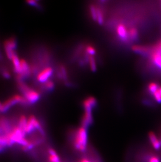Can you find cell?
<instances>
[{"label": "cell", "mask_w": 161, "mask_h": 162, "mask_svg": "<svg viewBox=\"0 0 161 162\" xmlns=\"http://www.w3.org/2000/svg\"><path fill=\"white\" fill-rule=\"evenodd\" d=\"M151 60L156 67L161 69V41L154 47L151 55Z\"/></svg>", "instance_id": "5b68a950"}, {"label": "cell", "mask_w": 161, "mask_h": 162, "mask_svg": "<svg viewBox=\"0 0 161 162\" xmlns=\"http://www.w3.org/2000/svg\"><path fill=\"white\" fill-rule=\"evenodd\" d=\"M54 70L51 67H47L42 70L37 76V80L40 83H46V81L49 80L48 79L51 76L53 73Z\"/></svg>", "instance_id": "52a82bcc"}, {"label": "cell", "mask_w": 161, "mask_h": 162, "mask_svg": "<svg viewBox=\"0 0 161 162\" xmlns=\"http://www.w3.org/2000/svg\"><path fill=\"white\" fill-rule=\"evenodd\" d=\"M73 142V146L77 150L84 152L86 150L87 144V133L86 128L82 127L77 130L75 133Z\"/></svg>", "instance_id": "6da1fadb"}, {"label": "cell", "mask_w": 161, "mask_h": 162, "mask_svg": "<svg viewBox=\"0 0 161 162\" xmlns=\"http://www.w3.org/2000/svg\"><path fill=\"white\" fill-rule=\"evenodd\" d=\"M97 21L100 24L103 23V14L102 10L99 8H97Z\"/></svg>", "instance_id": "ac0fdd59"}, {"label": "cell", "mask_w": 161, "mask_h": 162, "mask_svg": "<svg viewBox=\"0 0 161 162\" xmlns=\"http://www.w3.org/2000/svg\"></svg>", "instance_id": "f1b7e54d"}, {"label": "cell", "mask_w": 161, "mask_h": 162, "mask_svg": "<svg viewBox=\"0 0 161 162\" xmlns=\"http://www.w3.org/2000/svg\"><path fill=\"white\" fill-rule=\"evenodd\" d=\"M31 67L25 60L21 59V68L20 72L17 75V80L18 81H22L23 79L27 78L31 74Z\"/></svg>", "instance_id": "8992f818"}, {"label": "cell", "mask_w": 161, "mask_h": 162, "mask_svg": "<svg viewBox=\"0 0 161 162\" xmlns=\"http://www.w3.org/2000/svg\"><path fill=\"white\" fill-rule=\"evenodd\" d=\"M159 140H160V142H161V139H159Z\"/></svg>", "instance_id": "83f0119b"}, {"label": "cell", "mask_w": 161, "mask_h": 162, "mask_svg": "<svg viewBox=\"0 0 161 162\" xmlns=\"http://www.w3.org/2000/svg\"><path fill=\"white\" fill-rule=\"evenodd\" d=\"M8 147H6V145L3 144H0V154L4 152V151H5L6 149L8 148Z\"/></svg>", "instance_id": "d4e9b609"}, {"label": "cell", "mask_w": 161, "mask_h": 162, "mask_svg": "<svg viewBox=\"0 0 161 162\" xmlns=\"http://www.w3.org/2000/svg\"><path fill=\"white\" fill-rule=\"evenodd\" d=\"M159 88V87L158 86V85L156 83H150L148 86V89L150 93H152V94H153L154 93L158 90Z\"/></svg>", "instance_id": "ffe728a7"}, {"label": "cell", "mask_w": 161, "mask_h": 162, "mask_svg": "<svg viewBox=\"0 0 161 162\" xmlns=\"http://www.w3.org/2000/svg\"><path fill=\"white\" fill-rule=\"evenodd\" d=\"M93 122L92 112L90 111H85L82 120V125L83 127L86 128L90 126Z\"/></svg>", "instance_id": "8fae6325"}, {"label": "cell", "mask_w": 161, "mask_h": 162, "mask_svg": "<svg viewBox=\"0 0 161 162\" xmlns=\"http://www.w3.org/2000/svg\"><path fill=\"white\" fill-rule=\"evenodd\" d=\"M117 32L119 38L123 41H126L128 38V32L125 25L120 24L117 26Z\"/></svg>", "instance_id": "30bf717a"}, {"label": "cell", "mask_w": 161, "mask_h": 162, "mask_svg": "<svg viewBox=\"0 0 161 162\" xmlns=\"http://www.w3.org/2000/svg\"><path fill=\"white\" fill-rule=\"evenodd\" d=\"M96 104H97V101L95 98L92 96L86 98L83 103L85 111L92 112V109L96 106Z\"/></svg>", "instance_id": "ba28073f"}, {"label": "cell", "mask_w": 161, "mask_h": 162, "mask_svg": "<svg viewBox=\"0 0 161 162\" xmlns=\"http://www.w3.org/2000/svg\"><path fill=\"white\" fill-rule=\"evenodd\" d=\"M59 76L61 78H63L65 80H67V70L65 67L63 66H61L60 67L59 73Z\"/></svg>", "instance_id": "e0dca14e"}, {"label": "cell", "mask_w": 161, "mask_h": 162, "mask_svg": "<svg viewBox=\"0 0 161 162\" xmlns=\"http://www.w3.org/2000/svg\"><path fill=\"white\" fill-rule=\"evenodd\" d=\"M146 162H161V156L153 153L150 152L146 155Z\"/></svg>", "instance_id": "4fadbf2b"}, {"label": "cell", "mask_w": 161, "mask_h": 162, "mask_svg": "<svg viewBox=\"0 0 161 162\" xmlns=\"http://www.w3.org/2000/svg\"><path fill=\"white\" fill-rule=\"evenodd\" d=\"M89 63L91 70L93 72H95L96 70V62L93 56H90L89 57Z\"/></svg>", "instance_id": "d6986e66"}, {"label": "cell", "mask_w": 161, "mask_h": 162, "mask_svg": "<svg viewBox=\"0 0 161 162\" xmlns=\"http://www.w3.org/2000/svg\"><path fill=\"white\" fill-rule=\"evenodd\" d=\"M158 91H159V93H160V95H161V87H159V88Z\"/></svg>", "instance_id": "4316f807"}, {"label": "cell", "mask_w": 161, "mask_h": 162, "mask_svg": "<svg viewBox=\"0 0 161 162\" xmlns=\"http://www.w3.org/2000/svg\"><path fill=\"white\" fill-rule=\"evenodd\" d=\"M132 49L134 52L141 55H146L149 53L150 49L147 47L134 45L132 47Z\"/></svg>", "instance_id": "5bb4252c"}, {"label": "cell", "mask_w": 161, "mask_h": 162, "mask_svg": "<svg viewBox=\"0 0 161 162\" xmlns=\"http://www.w3.org/2000/svg\"><path fill=\"white\" fill-rule=\"evenodd\" d=\"M17 41L13 37L8 39L4 42V49L6 55L9 59L11 60L14 55L15 54V50L17 47Z\"/></svg>", "instance_id": "277c9868"}, {"label": "cell", "mask_w": 161, "mask_h": 162, "mask_svg": "<svg viewBox=\"0 0 161 162\" xmlns=\"http://www.w3.org/2000/svg\"><path fill=\"white\" fill-rule=\"evenodd\" d=\"M27 3H28V4L31 5V6H37L38 5V4L37 3V1H27Z\"/></svg>", "instance_id": "484cf974"}, {"label": "cell", "mask_w": 161, "mask_h": 162, "mask_svg": "<svg viewBox=\"0 0 161 162\" xmlns=\"http://www.w3.org/2000/svg\"><path fill=\"white\" fill-rule=\"evenodd\" d=\"M128 36L131 39H132L133 41L136 40L138 38V30L134 27L131 28L128 31Z\"/></svg>", "instance_id": "9a60e30c"}, {"label": "cell", "mask_w": 161, "mask_h": 162, "mask_svg": "<svg viewBox=\"0 0 161 162\" xmlns=\"http://www.w3.org/2000/svg\"><path fill=\"white\" fill-rule=\"evenodd\" d=\"M90 14L94 21H97V8L94 5L90 6Z\"/></svg>", "instance_id": "44dd1931"}, {"label": "cell", "mask_w": 161, "mask_h": 162, "mask_svg": "<svg viewBox=\"0 0 161 162\" xmlns=\"http://www.w3.org/2000/svg\"><path fill=\"white\" fill-rule=\"evenodd\" d=\"M17 104L27 106L29 103L24 96L19 95H14L4 102L0 101V113H5L12 106Z\"/></svg>", "instance_id": "7a4b0ae2"}, {"label": "cell", "mask_w": 161, "mask_h": 162, "mask_svg": "<svg viewBox=\"0 0 161 162\" xmlns=\"http://www.w3.org/2000/svg\"><path fill=\"white\" fill-rule=\"evenodd\" d=\"M18 87L29 104H34L40 99V94L37 91L31 89L22 81H18Z\"/></svg>", "instance_id": "3957f363"}, {"label": "cell", "mask_w": 161, "mask_h": 162, "mask_svg": "<svg viewBox=\"0 0 161 162\" xmlns=\"http://www.w3.org/2000/svg\"><path fill=\"white\" fill-rule=\"evenodd\" d=\"M154 98L155 99V100L158 103H161V96L159 93V91L157 90L154 93Z\"/></svg>", "instance_id": "603a6c76"}, {"label": "cell", "mask_w": 161, "mask_h": 162, "mask_svg": "<svg viewBox=\"0 0 161 162\" xmlns=\"http://www.w3.org/2000/svg\"><path fill=\"white\" fill-rule=\"evenodd\" d=\"M150 142L152 146L155 150H159L161 148V143L160 140L157 139L155 133L151 132L148 134Z\"/></svg>", "instance_id": "9c48e42d"}, {"label": "cell", "mask_w": 161, "mask_h": 162, "mask_svg": "<svg viewBox=\"0 0 161 162\" xmlns=\"http://www.w3.org/2000/svg\"><path fill=\"white\" fill-rule=\"evenodd\" d=\"M86 51L87 53L89 54V55H90V56L93 55L96 53L95 49L93 47L90 46V45L86 47Z\"/></svg>", "instance_id": "7402d4cb"}, {"label": "cell", "mask_w": 161, "mask_h": 162, "mask_svg": "<svg viewBox=\"0 0 161 162\" xmlns=\"http://www.w3.org/2000/svg\"><path fill=\"white\" fill-rule=\"evenodd\" d=\"M12 62L14 70L15 73H17V75L20 72V68H21V59H19L18 56H17V54H15L12 58Z\"/></svg>", "instance_id": "7c38bea8"}, {"label": "cell", "mask_w": 161, "mask_h": 162, "mask_svg": "<svg viewBox=\"0 0 161 162\" xmlns=\"http://www.w3.org/2000/svg\"><path fill=\"white\" fill-rule=\"evenodd\" d=\"M2 75L5 78H6V79L10 78V76H11L10 73L7 70H4L2 73Z\"/></svg>", "instance_id": "cb8c5ba5"}, {"label": "cell", "mask_w": 161, "mask_h": 162, "mask_svg": "<svg viewBox=\"0 0 161 162\" xmlns=\"http://www.w3.org/2000/svg\"><path fill=\"white\" fill-rule=\"evenodd\" d=\"M43 88L46 91H51L54 89V83L51 80H48L44 83L43 85Z\"/></svg>", "instance_id": "2e32d148"}]
</instances>
